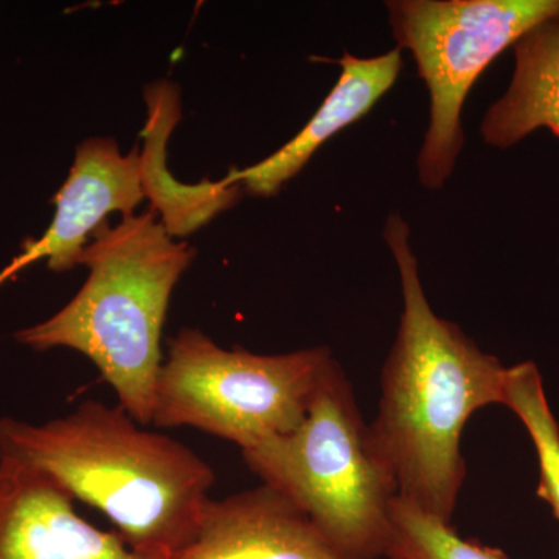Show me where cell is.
I'll return each mask as SVG.
<instances>
[{"label":"cell","mask_w":559,"mask_h":559,"mask_svg":"<svg viewBox=\"0 0 559 559\" xmlns=\"http://www.w3.org/2000/svg\"><path fill=\"white\" fill-rule=\"evenodd\" d=\"M384 240L399 267L403 312L371 436L400 498L451 522L466 479L463 430L477 411L502 404L509 367L432 310L400 213L385 221Z\"/></svg>","instance_id":"obj_1"},{"label":"cell","mask_w":559,"mask_h":559,"mask_svg":"<svg viewBox=\"0 0 559 559\" xmlns=\"http://www.w3.org/2000/svg\"><path fill=\"white\" fill-rule=\"evenodd\" d=\"M142 426L94 400L43 425L0 418V460L100 510L131 549L173 559L197 536L215 473L186 444Z\"/></svg>","instance_id":"obj_2"},{"label":"cell","mask_w":559,"mask_h":559,"mask_svg":"<svg viewBox=\"0 0 559 559\" xmlns=\"http://www.w3.org/2000/svg\"><path fill=\"white\" fill-rule=\"evenodd\" d=\"M194 250L173 241L154 210L103 224L80 257L90 277L50 319L17 331L38 352L70 348L90 358L140 425L153 423L162 330L173 289Z\"/></svg>","instance_id":"obj_3"},{"label":"cell","mask_w":559,"mask_h":559,"mask_svg":"<svg viewBox=\"0 0 559 559\" xmlns=\"http://www.w3.org/2000/svg\"><path fill=\"white\" fill-rule=\"evenodd\" d=\"M242 459L261 484L297 503L344 554L385 558L399 485L336 358L320 377L304 421L242 451Z\"/></svg>","instance_id":"obj_4"},{"label":"cell","mask_w":559,"mask_h":559,"mask_svg":"<svg viewBox=\"0 0 559 559\" xmlns=\"http://www.w3.org/2000/svg\"><path fill=\"white\" fill-rule=\"evenodd\" d=\"M333 358L329 347L282 355L226 349L201 330H180L157 378L153 425L186 426L252 450L304 421Z\"/></svg>","instance_id":"obj_5"},{"label":"cell","mask_w":559,"mask_h":559,"mask_svg":"<svg viewBox=\"0 0 559 559\" xmlns=\"http://www.w3.org/2000/svg\"><path fill=\"white\" fill-rule=\"evenodd\" d=\"M399 49L409 50L429 91V127L418 154L428 190L450 180L465 143L469 91L502 51L532 28L559 20V0H389Z\"/></svg>","instance_id":"obj_6"},{"label":"cell","mask_w":559,"mask_h":559,"mask_svg":"<svg viewBox=\"0 0 559 559\" xmlns=\"http://www.w3.org/2000/svg\"><path fill=\"white\" fill-rule=\"evenodd\" d=\"M143 198L139 148L123 156L114 139H87L76 148L69 178L55 194L49 229L38 240L25 242L3 270L14 277L39 260H47L57 272L79 266L81 253L110 213L130 218Z\"/></svg>","instance_id":"obj_7"},{"label":"cell","mask_w":559,"mask_h":559,"mask_svg":"<svg viewBox=\"0 0 559 559\" xmlns=\"http://www.w3.org/2000/svg\"><path fill=\"white\" fill-rule=\"evenodd\" d=\"M0 559H162L95 527L38 471L0 460Z\"/></svg>","instance_id":"obj_8"},{"label":"cell","mask_w":559,"mask_h":559,"mask_svg":"<svg viewBox=\"0 0 559 559\" xmlns=\"http://www.w3.org/2000/svg\"><path fill=\"white\" fill-rule=\"evenodd\" d=\"M173 559H356L326 538L278 489L259 487L210 499L197 536Z\"/></svg>","instance_id":"obj_9"},{"label":"cell","mask_w":559,"mask_h":559,"mask_svg":"<svg viewBox=\"0 0 559 559\" xmlns=\"http://www.w3.org/2000/svg\"><path fill=\"white\" fill-rule=\"evenodd\" d=\"M401 49L373 58L344 53L342 73L318 112L293 140L252 167L231 168L229 178L253 197H274L304 170L316 151L337 132L356 123L373 109L399 80L403 69Z\"/></svg>","instance_id":"obj_10"},{"label":"cell","mask_w":559,"mask_h":559,"mask_svg":"<svg viewBox=\"0 0 559 559\" xmlns=\"http://www.w3.org/2000/svg\"><path fill=\"white\" fill-rule=\"evenodd\" d=\"M513 47L509 90L480 124L481 139L495 148H510L540 128L559 138V20L532 28Z\"/></svg>","instance_id":"obj_11"},{"label":"cell","mask_w":559,"mask_h":559,"mask_svg":"<svg viewBox=\"0 0 559 559\" xmlns=\"http://www.w3.org/2000/svg\"><path fill=\"white\" fill-rule=\"evenodd\" d=\"M150 121H146V150L142 156L145 197L159 210L160 223L171 237H183L200 229L213 216L231 207L241 198V183L229 176L218 182L182 186L165 168V142L179 119V97L170 83L154 84L146 91Z\"/></svg>","instance_id":"obj_12"},{"label":"cell","mask_w":559,"mask_h":559,"mask_svg":"<svg viewBox=\"0 0 559 559\" xmlns=\"http://www.w3.org/2000/svg\"><path fill=\"white\" fill-rule=\"evenodd\" d=\"M502 406L518 415L532 437L540 471L536 495L549 503L559 521V426L535 362L527 360L509 367Z\"/></svg>","instance_id":"obj_13"},{"label":"cell","mask_w":559,"mask_h":559,"mask_svg":"<svg viewBox=\"0 0 559 559\" xmlns=\"http://www.w3.org/2000/svg\"><path fill=\"white\" fill-rule=\"evenodd\" d=\"M389 559H509L502 550L465 539L450 521L396 496L390 507Z\"/></svg>","instance_id":"obj_14"},{"label":"cell","mask_w":559,"mask_h":559,"mask_svg":"<svg viewBox=\"0 0 559 559\" xmlns=\"http://www.w3.org/2000/svg\"><path fill=\"white\" fill-rule=\"evenodd\" d=\"M10 274L9 272H7L5 270H3L2 272H0V286L3 285V283L7 282V280H10Z\"/></svg>","instance_id":"obj_15"}]
</instances>
